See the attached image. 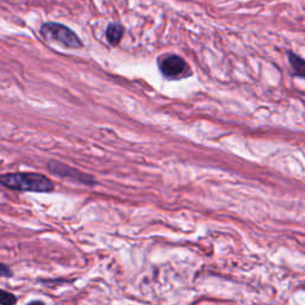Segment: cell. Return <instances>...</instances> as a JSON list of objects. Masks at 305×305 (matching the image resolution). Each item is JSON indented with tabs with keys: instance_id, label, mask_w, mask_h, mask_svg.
I'll return each instance as SVG.
<instances>
[{
	"instance_id": "obj_1",
	"label": "cell",
	"mask_w": 305,
	"mask_h": 305,
	"mask_svg": "<svg viewBox=\"0 0 305 305\" xmlns=\"http://www.w3.org/2000/svg\"><path fill=\"white\" fill-rule=\"evenodd\" d=\"M2 185L11 190L29 192H52L54 183L38 173H10L2 177Z\"/></svg>"
},
{
	"instance_id": "obj_2",
	"label": "cell",
	"mask_w": 305,
	"mask_h": 305,
	"mask_svg": "<svg viewBox=\"0 0 305 305\" xmlns=\"http://www.w3.org/2000/svg\"><path fill=\"white\" fill-rule=\"evenodd\" d=\"M41 34L45 38L59 42L71 49H79L83 46L79 36L71 28L61 23H45L41 27Z\"/></svg>"
},
{
	"instance_id": "obj_3",
	"label": "cell",
	"mask_w": 305,
	"mask_h": 305,
	"mask_svg": "<svg viewBox=\"0 0 305 305\" xmlns=\"http://www.w3.org/2000/svg\"><path fill=\"white\" fill-rule=\"evenodd\" d=\"M159 68L162 75L168 79H179L190 74V67L183 57L178 55H166L159 61Z\"/></svg>"
},
{
	"instance_id": "obj_4",
	"label": "cell",
	"mask_w": 305,
	"mask_h": 305,
	"mask_svg": "<svg viewBox=\"0 0 305 305\" xmlns=\"http://www.w3.org/2000/svg\"><path fill=\"white\" fill-rule=\"evenodd\" d=\"M48 169L52 173L56 174V176L74 180V181H76V183L87 184V185L96 184V180H94L91 176H87V174L80 172V170L75 169V168H72L71 166L63 165V163H61V162L50 161L48 163Z\"/></svg>"
},
{
	"instance_id": "obj_5",
	"label": "cell",
	"mask_w": 305,
	"mask_h": 305,
	"mask_svg": "<svg viewBox=\"0 0 305 305\" xmlns=\"http://www.w3.org/2000/svg\"><path fill=\"white\" fill-rule=\"evenodd\" d=\"M124 35V28L121 24L111 23L106 29V39L111 46H117Z\"/></svg>"
},
{
	"instance_id": "obj_6",
	"label": "cell",
	"mask_w": 305,
	"mask_h": 305,
	"mask_svg": "<svg viewBox=\"0 0 305 305\" xmlns=\"http://www.w3.org/2000/svg\"><path fill=\"white\" fill-rule=\"evenodd\" d=\"M288 56H289L290 64H291L295 74L298 76H302V78H305V60L302 59L300 56L296 55V54L292 52H289Z\"/></svg>"
},
{
	"instance_id": "obj_7",
	"label": "cell",
	"mask_w": 305,
	"mask_h": 305,
	"mask_svg": "<svg viewBox=\"0 0 305 305\" xmlns=\"http://www.w3.org/2000/svg\"><path fill=\"white\" fill-rule=\"evenodd\" d=\"M16 297L12 293L4 291V290L0 292V303H2V305H16Z\"/></svg>"
},
{
	"instance_id": "obj_8",
	"label": "cell",
	"mask_w": 305,
	"mask_h": 305,
	"mask_svg": "<svg viewBox=\"0 0 305 305\" xmlns=\"http://www.w3.org/2000/svg\"><path fill=\"white\" fill-rule=\"evenodd\" d=\"M0 274H2V277H10L12 273H11V271L5 266V265H2V268H0Z\"/></svg>"
},
{
	"instance_id": "obj_9",
	"label": "cell",
	"mask_w": 305,
	"mask_h": 305,
	"mask_svg": "<svg viewBox=\"0 0 305 305\" xmlns=\"http://www.w3.org/2000/svg\"><path fill=\"white\" fill-rule=\"evenodd\" d=\"M28 305H45V304H43L42 302H32V303L28 304Z\"/></svg>"
}]
</instances>
